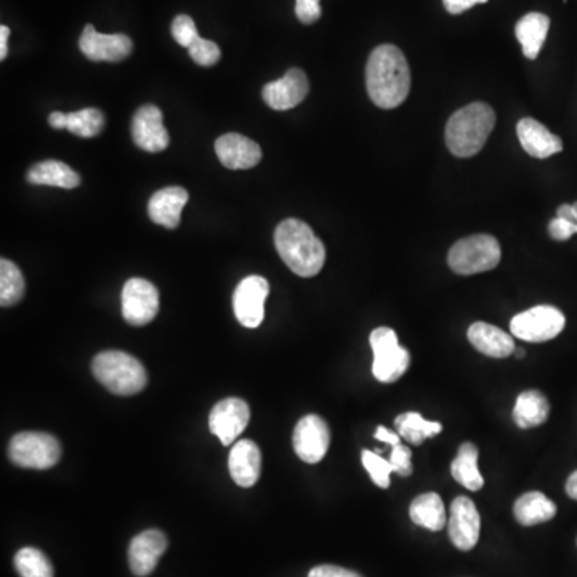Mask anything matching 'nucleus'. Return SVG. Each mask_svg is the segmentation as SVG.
Here are the masks:
<instances>
[{
  "mask_svg": "<svg viewBox=\"0 0 577 577\" xmlns=\"http://www.w3.org/2000/svg\"><path fill=\"white\" fill-rule=\"evenodd\" d=\"M366 87L379 108H398L406 101L411 90V69L396 45H379L372 50L366 66Z\"/></svg>",
  "mask_w": 577,
  "mask_h": 577,
  "instance_id": "nucleus-1",
  "label": "nucleus"
},
{
  "mask_svg": "<svg viewBox=\"0 0 577 577\" xmlns=\"http://www.w3.org/2000/svg\"><path fill=\"white\" fill-rule=\"evenodd\" d=\"M275 246L281 259L295 275L313 278L323 270L326 247L310 226L297 218H287L275 231Z\"/></svg>",
  "mask_w": 577,
  "mask_h": 577,
  "instance_id": "nucleus-2",
  "label": "nucleus"
},
{
  "mask_svg": "<svg viewBox=\"0 0 577 577\" xmlns=\"http://www.w3.org/2000/svg\"><path fill=\"white\" fill-rule=\"evenodd\" d=\"M496 126V113L486 103H472L452 114L446 126V145L457 158H472L483 150Z\"/></svg>",
  "mask_w": 577,
  "mask_h": 577,
  "instance_id": "nucleus-3",
  "label": "nucleus"
},
{
  "mask_svg": "<svg viewBox=\"0 0 577 577\" xmlns=\"http://www.w3.org/2000/svg\"><path fill=\"white\" fill-rule=\"evenodd\" d=\"M92 372L95 379L114 395H135L148 384L143 364L124 352H103L95 356Z\"/></svg>",
  "mask_w": 577,
  "mask_h": 577,
  "instance_id": "nucleus-4",
  "label": "nucleus"
},
{
  "mask_svg": "<svg viewBox=\"0 0 577 577\" xmlns=\"http://www.w3.org/2000/svg\"><path fill=\"white\" fill-rule=\"evenodd\" d=\"M501 244L491 235H473L451 247L448 263L457 275H478L494 270L501 262Z\"/></svg>",
  "mask_w": 577,
  "mask_h": 577,
  "instance_id": "nucleus-5",
  "label": "nucleus"
},
{
  "mask_svg": "<svg viewBox=\"0 0 577 577\" xmlns=\"http://www.w3.org/2000/svg\"><path fill=\"white\" fill-rule=\"evenodd\" d=\"M372 374L382 384H393L406 374L411 364V356L408 350H404L398 342V335L390 327H377L372 331Z\"/></svg>",
  "mask_w": 577,
  "mask_h": 577,
  "instance_id": "nucleus-6",
  "label": "nucleus"
},
{
  "mask_svg": "<svg viewBox=\"0 0 577 577\" xmlns=\"http://www.w3.org/2000/svg\"><path fill=\"white\" fill-rule=\"evenodd\" d=\"M9 456L13 464L23 469H50L60 460V443L47 433H18L10 441Z\"/></svg>",
  "mask_w": 577,
  "mask_h": 577,
  "instance_id": "nucleus-7",
  "label": "nucleus"
},
{
  "mask_svg": "<svg viewBox=\"0 0 577 577\" xmlns=\"http://www.w3.org/2000/svg\"><path fill=\"white\" fill-rule=\"evenodd\" d=\"M565 324V315L558 308L539 305L515 316L510 321V332L525 342H549L561 334Z\"/></svg>",
  "mask_w": 577,
  "mask_h": 577,
  "instance_id": "nucleus-8",
  "label": "nucleus"
},
{
  "mask_svg": "<svg viewBox=\"0 0 577 577\" xmlns=\"http://www.w3.org/2000/svg\"><path fill=\"white\" fill-rule=\"evenodd\" d=\"M122 315L132 326L150 324L159 313V292L150 281L132 278L122 289Z\"/></svg>",
  "mask_w": 577,
  "mask_h": 577,
  "instance_id": "nucleus-9",
  "label": "nucleus"
},
{
  "mask_svg": "<svg viewBox=\"0 0 577 577\" xmlns=\"http://www.w3.org/2000/svg\"><path fill=\"white\" fill-rule=\"evenodd\" d=\"M270 294V284L262 276H247L233 295V308L239 323L255 329L265 318V300Z\"/></svg>",
  "mask_w": 577,
  "mask_h": 577,
  "instance_id": "nucleus-10",
  "label": "nucleus"
},
{
  "mask_svg": "<svg viewBox=\"0 0 577 577\" xmlns=\"http://www.w3.org/2000/svg\"><path fill=\"white\" fill-rule=\"evenodd\" d=\"M294 451L303 462L318 464L324 459L331 444V432L326 422L315 414L305 416L295 425Z\"/></svg>",
  "mask_w": 577,
  "mask_h": 577,
  "instance_id": "nucleus-11",
  "label": "nucleus"
},
{
  "mask_svg": "<svg viewBox=\"0 0 577 577\" xmlns=\"http://www.w3.org/2000/svg\"><path fill=\"white\" fill-rule=\"evenodd\" d=\"M251 420V409L241 398H226L215 404L210 412V432L220 438L223 446H230L246 430Z\"/></svg>",
  "mask_w": 577,
  "mask_h": 577,
  "instance_id": "nucleus-12",
  "label": "nucleus"
},
{
  "mask_svg": "<svg viewBox=\"0 0 577 577\" xmlns=\"http://www.w3.org/2000/svg\"><path fill=\"white\" fill-rule=\"evenodd\" d=\"M79 49L90 61L118 63L129 57L134 50V42L126 34H101L92 25H87L79 41Z\"/></svg>",
  "mask_w": 577,
  "mask_h": 577,
  "instance_id": "nucleus-13",
  "label": "nucleus"
},
{
  "mask_svg": "<svg viewBox=\"0 0 577 577\" xmlns=\"http://www.w3.org/2000/svg\"><path fill=\"white\" fill-rule=\"evenodd\" d=\"M449 537L452 544L462 552H469L480 539L481 520L475 502L469 497H456L451 504L449 515Z\"/></svg>",
  "mask_w": 577,
  "mask_h": 577,
  "instance_id": "nucleus-14",
  "label": "nucleus"
},
{
  "mask_svg": "<svg viewBox=\"0 0 577 577\" xmlns=\"http://www.w3.org/2000/svg\"><path fill=\"white\" fill-rule=\"evenodd\" d=\"M132 138L135 145L146 153H161L166 150L170 137L158 106L145 105L138 109L132 119Z\"/></svg>",
  "mask_w": 577,
  "mask_h": 577,
  "instance_id": "nucleus-15",
  "label": "nucleus"
},
{
  "mask_svg": "<svg viewBox=\"0 0 577 577\" xmlns=\"http://www.w3.org/2000/svg\"><path fill=\"white\" fill-rule=\"evenodd\" d=\"M310 90L307 74L302 69L292 68L278 81L270 82L262 90V97L275 111L295 108L307 98Z\"/></svg>",
  "mask_w": 577,
  "mask_h": 577,
  "instance_id": "nucleus-16",
  "label": "nucleus"
},
{
  "mask_svg": "<svg viewBox=\"0 0 577 577\" xmlns=\"http://www.w3.org/2000/svg\"><path fill=\"white\" fill-rule=\"evenodd\" d=\"M167 549V537L158 529H148L134 537L129 547V565L138 577L150 576Z\"/></svg>",
  "mask_w": 577,
  "mask_h": 577,
  "instance_id": "nucleus-17",
  "label": "nucleus"
},
{
  "mask_svg": "<svg viewBox=\"0 0 577 577\" xmlns=\"http://www.w3.org/2000/svg\"><path fill=\"white\" fill-rule=\"evenodd\" d=\"M215 153L226 169H252L262 161L260 146L239 134H226L215 142Z\"/></svg>",
  "mask_w": 577,
  "mask_h": 577,
  "instance_id": "nucleus-18",
  "label": "nucleus"
},
{
  "mask_svg": "<svg viewBox=\"0 0 577 577\" xmlns=\"http://www.w3.org/2000/svg\"><path fill=\"white\" fill-rule=\"evenodd\" d=\"M231 478L241 488H252L262 472V454L254 441L241 440L231 449L228 459Z\"/></svg>",
  "mask_w": 577,
  "mask_h": 577,
  "instance_id": "nucleus-19",
  "label": "nucleus"
},
{
  "mask_svg": "<svg viewBox=\"0 0 577 577\" xmlns=\"http://www.w3.org/2000/svg\"><path fill=\"white\" fill-rule=\"evenodd\" d=\"M517 135L523 150L533 158L547 159L563 150L561 138L553 135L536 119H521L518 122Z\"/></svg>",
  "mask_w": 577,
  "mask_h": 577,
  "instance_id": "nucleus-20",
  "label": "nucleus"
},
{
  "mask_svg": "<svg viewBox=\"0 0 577 577\" xmlns=\"http://www.w3.org/2000/svg\"><path fill=\"white\" fill-rule=\"evenodd\" d=\"M190 194L180 186H169L153 194L148 204V214L151 220L158 225L175 230L182 220V210Z\"/></svg>",
  "mask_w": 577,
  "mask_h": 577,
  "instance_id": "nucleus-21",
  "label": "nucleus"
},
{
  "mask_svg": "<svg viewBox=\"0 0 577 577\" xmlns=\"http://www.w3.org/2000/svg\"><path fill=\"white\" fill-rule=\"evenodd\" d=\"M467 337L478 352L489 358H507L515 352L512 335L493 324L483 323V321L473 323L469 327Z\"/></svg>",
  "mask_w": 577,
  "mask_h": 577,
  "instance_id": "nucleus-22",
  "label": "nucleus"
},
{
  "mask_svg": "<svg viewBox=\"0 0 577 577\" xmlns=\"http://www.w3.org/2000/svg\"><path fill=\"white\" fill-rule=\"evenodd\" d=\"M549 29L550 18L544 13L531 12L518 21L515 34L526 58L536 60L539 57Z\"/></svg>",
  "mask_w": 577,
  "mask_h": 577,
  "instance_id": "nucleus-23",
  "label": "nucleus"
},
{
  "mask_svg": "<svg viewBox=\"0 0 577 577\" xmlns=\"http://www.w3.org/2000/svg\"><path fill=\"white\" fill-rule=\"evenodd\" d=\"M513 515L523 526H536L552 520L557 515V505L550 501L545 494L526 493L518 497L513 505Z\"/></svg>",
  "mask_w": 577,
  "mask_h": 577,
  "instance_id": "nucleus-24",
  "label": "nucleus"
},
{
  "mask_svg": "<svg viewBox=\"0 0 577 577\" xmlns=\"http://www.w3.org/2000/svg\"><path fill=\"white\" fill-rule=\"evenodd\" d=\"M28 182L73 190L81 185V177L71 167L66 166L65 162L44 161L29 169Z\"/></svg>",
  "mask_w": 577,
  "mask_h": 577,
  "instance_id": "nucleus-25",
  "label": "nucleus"
},
{
  "mask_svg": "<svg viewBox=\"0 0 577 577\" xmlns=\"http://www.w3.org/2000/svg\"><path fill=\"white\" fill-rule=\"evenodd\" d=\"M549 414L550 404L547 398L537 390H528L518 396L513 409V420L518 427L528 430L544 424L545 420L549 419Z\"/></svg>",
  "mask_w": 577,
  "mask_h": 577,
  "instance_id": "nucleus-26",
  "label": "nucleus"
},
{
  "mask_svg": "<svg viewBox=\"0 0 577 577\" xmlns=\"http://www.w3.org/2000/svg\"><path fill=\"white\" fill-rule=\"evenodd\" d=\"M452 478L470 489V491H480L485 486V478L478 469V448L473 443H464L457 452L456 459L451 464Z\"/></svg>",
  "mask_w": 577,
  "mask_h": 577,
  "instance_id": "nucleus-27",
  "label": "nucleus"
},
{
  "mask_svg": "<svg viewBox=\"0 0 577 577\" xmlns=\"http://www.w3.org/2000/svg\"><path fill=\"white\" fill-rule=\"evenodd\" d=\"M409 517L412 523L435 533L446 525V510L441 497L436 493H425L416 497L409 507Z\"/></svg>",
  "mask_w": 577,
  "mask_h": 577,
  "instance_id": "nucleus-28",
  "label": "nucleus"
},
{
  "mask_svg": "<svg viewBox=\"0 0 577 577\" xmlns=\"http://www.w3.org/2000/svg\"><path fill=\"white\" fill-rule=\"evenodd\" d=\"M396 430L398 435L408 443L419 444L424 443L427 438H433L443 430V425L440 422H430L425 420L419 412H404L395 419Z\"/></svg>",
  "mask_w": 577,
  "mask_h": 577,
  "instance_id": "nucleus-29",
  "label": "nucleus"
},
{
  "mask_svg": "<svg viewBox=\"0 0 577 577\" xmlns=\"http://www.w3.org/2000/svg\"><path fill=\"white\" fill-rule=\"evenodd\" d=\"M25 295V278L10 260H0V305L12 307Z\"/></svg>",
  "mask_w": 577,
  "mask_h": 577,
  "instance_id": "nucleus-30",
  "label": "nucleus"
},
{
  "mask_svg": "<svg viewBox=\"0 0 577 577\" xmlns=\"http://www.w3.org/2000/svg\"><path fill=\"white\" fill-rule=\"evenodd\" d=\"M105 127V116L97 108H85L66 114V130L81 138H93Z\"/></svg>",
  "mask_w": 577,
  "mask_h": 577,
  "instance_id": "nucleus-31",
  "label": "nucleus"
},
{
  "mask_svg": "<svg viewBox=\"0 0 577 577\" xmlns=\"http://www.w3.org/2000/svg\"><path fill=\"white\" fill-rule=\"evenodd\" d=\"M15 568L21 577H53V566L41 550L26 547L15 555Z\"/></svg>",
  "mask_w": 577,
  "mask_h": 577,
  "instance_id": "nucleus-32",
  "label": "nucleus"
},
{
  "mask_svg": "<svg viewBox=\"0 0 577 577\" xmlns=\"http://www.w3.org/2000/svg\"><path fill=\"white\" fill-rule=\"evenodd\" d=\"M361 459H363L364 469L368 470L369 475H371V480L374 481L379 488H388V486H390V475L393 473L390 460L382 459L380 454L368 451V449H364L363 454H361Z\"/></svg>",
  "mask_w": 577,
  "mask_h": 577,
  "instance_id": "nucleus-33",
  "label": "nucleus"
},
{
  "mask_svg": "<svg viewBox=\"0 0 577 577\" xmlns=\"http://www.w3.org/2000/svg\"><path fill=\"white\" fill-rule=\"evenodd\" d=\"M188 52H190V57L193 58L194 63H198L201 66L217 65L218 60L222 57L220 47L215 42L207 41V39H202V37L196 39V42L191 45Z\"/></svg>",
  "mask_w": 577,
  "mask_h": 577,
  "instance_id": "nucleus-34",
  "label": "nucleus"
},
{
  "mask_svg": "<svg viewBox=\"0 0 577 577\" xmlns=\"http://www.w3.org/2000/svg\"><path fill=\"white\" fill-rule=\"evenodd\" d=\"M172 36H174L177 44L182 45L185 49H190L191 45L196 42V39L201 37L190 15H178V17L172 21Z\"/></svg>",
  "mask_w": 577,
  "mask_h": 577,
  "instance_id": "nucleus-35",
  "label": "nucleus"
},
{
  "mask_svg": "<svg viewBox=\"0 0 577 577\" xmlns=\"http://www.w3.org/2000/svg\"><path fill=\"white\" fill-rule=\"evenodd\" d=\"M390 464H392L393 472L398 473L400 477H409L412 473L411 449L401 443L393 446L392 454H390Z\"/></svg>",
  "mask_w": 577,
  "mask_h": 577,
  "instance_id": "nucleus-36",
  "label": "nucleus"
},
{
  "mask_svg": "<svg viewBox=\"0 0 577 577\" xmlns=\"http://www.w3.org/2000/svg\"><path fill=\"white\" fill-rule=\"evenodd\" d=\"M321 0H295V15L303 25H313L321 18Z\"/></svg>",
  "mask_w": 577,
  "mask_h": 577,
  "instance_id": "nucleus-37",
  "label": "nucleus"
},
{
  "mask_svg": "<svg viewBox=\"0 0 577 577\" xmlns=\"http://www.w3.org/2000/svg\"><path fill=\"white\" fill-rule=\"evenodd\" d=\"M549 233L555 241H568L571 236L576 235V226L568 222L566 218L555 217L549 223Z\"/></svg>",
  "mask_w": 577,
  "mask_h": 577,
  "instance_id": "nucleus-38",
  "label": "nucleus"
},
{
  "mask_svg": "<svg viewBox=\"0 0 577 577\" xmlns=\"http://www.w3.org/2000/svg\"><path fill=\"white\" fill-rule=\"evenodd\" d=\"M308 577H363L361 574L350 571V569L340 568L334 565H321L311 569Z\"/></svg>",
  "mask_w": 577,
  "mask_h": 577,
  "instance_id": "nucleus-39",
  "label": "nucleus"
},
{
  "mask_svg": "<svg viewBox=\"0 0 577 577\" xmlns=\"http://www.w3.org/2000/svg\"><path fill=\"white\" fill-rule=\"evenodd\" d=\"M488 0H443L444 9L448 10L451 15H460L473 9L475 5L486 4Z\"/></svg>",
  "mask_w": 577,
  "mask_h": 577,
  "instance_id": "nucleus-40",
  "label": "nucleus"
},
{
  "mask_svg": "<svg viewBox=\"0 0 577 577\" xmlns=\"http://www.w3.org/2000/svg\"><path fill=\"white\" fill-rule=\"evenodd\" d=\"M377 440L384 441V443L392 444V446H396V444H400L401 436L398 433H393L385 427H377L376 430Z\"/></svg>",
  "mask_w": 577,
  "mask_h": 577,
  "instance_id": "nucleus-41",
  "label": "nucleus"
},
{
  "mask_svg": "<svg viewBox=\"0 0 577 577\" xmlns=\"http://www.w3.org/2000/svg\"><path fill=\"white\" fill-rule=\"evenodd\" d=\"M557 215L573 223L577 231V202L576 204H563V206L558 207Z\"/></svg>",
  "mask_w": 577,
  "mask_h": 577,
  "instance_id": "nucleus-42",
  "label": "nucleus"
},
{
  "mask_svg": "<svg viewBox=\"0 0 577 577\" xmlns=\"http://www.w3.org/2000/svg\"><path fill=\"white\" fill-rule=\"evenodd\" d=\"M10 29L7 26H0V60H5L9 55Z\"/></svg>",
  "mask_w": 577,
  "mask_h": 577,
  "instance_id": "nucleus-43",
  "label": "nucleus"
},
{
  "mask_svg": "<svg viewBox=\"0 0 577 577\" xmlns=\"http://www.w3.org/2000/svg\"><path fill=\"white\" fill-rule=\"evenodd\" d=\"M49 124L53 127V129H66V114L60 113V111L50 114Z\"/></svg>",
  "mask_w": 577,
  "mask_h": 577,
  "instance_id": "nucleus-44",
  "label": "nucleus"
},
{
  "mask_svg": "<svg viewBox=\"0 0 577 577\" xmlns=\"http://www.w3.org/2000/svg\"><path fill=\"white\" fill-rule=\"evenodd\" d=\"M566 494L574 501H577V470L571 473V477L566 481Z\"/></svg>",
  "mask_w": 577,
  "mask_h": 577,
  "instance_id": "nucleus-45",
  "label": "nucleus"
},
{
  "mask_svg": "<svg viewBox=\"0 0 577 577\" xmlns=\"http://www.w3.org/2000/svg\"><path fill=\"white\" fill-rule=\"evenodd\" d=\"M525 355H526L525 350H517V356L518 358H520V360L521 358H525Z\"/></svg>",
  "mask_w": 577,
  "mask_h": 577,
  "instance_id": "nucleus-46",
  "label": "nucleus"
}]
</instances>
